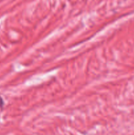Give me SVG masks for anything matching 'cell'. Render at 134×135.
<instances>
[{
  "label": "cell",
  "instance_id": "obj_1",
  "mask_svg": "<svg viewBox=\"0 0 134 135\" xmlns=\"http://www.w3.org/2000/svg\"><path fill=\"white\" fill-rule=\"evenodd\" d=\"M3 105V100L1 98V97H0V108H1Z\"/></svg>",
  "mask_w": 134,
  "mask_h": 135
}]
</instances>
